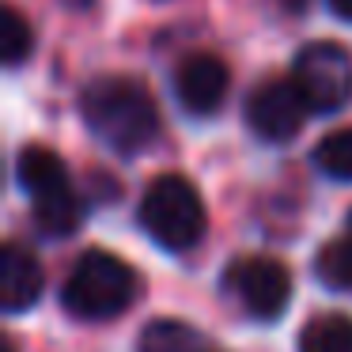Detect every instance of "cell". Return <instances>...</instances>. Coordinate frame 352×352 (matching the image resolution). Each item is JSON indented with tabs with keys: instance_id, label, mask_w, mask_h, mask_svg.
Instances as JSON below:
<instances>
[{
	"instance_id": "cell-11",
	"label": "cell",
	"mask_w": 352,
	"mask_h": 352,
	"mask_svg": "<svg viewBox=\"0 0 352 352\" xmlns=\"http://www.w3.org/2000/svg\"><path fill=\"white\" fill-rule=\"evenodd\" d=\"M137 352H201V333L178 318H155L140 329Z\"/></svg>"
},
{
	"instance_id": "cell-3",
	"label": "cell",
	"mask_w": 352,
	"mask_h": 352,
	"mask_svg": "<svg viewBox=\"0 0 352 352\" xmlns=\"http://www.w3.org/2000/svg\"><path fill=\"white\" fill-rule=\"evenodd\" d=\"M16 182L31 197L34 223H38L42 235L65 239L80 228V220H84V201L72 190L69 167H65V160L57 152H50L46 144L19 148Z\"/></svg>"
},
{
	"instance_id": "cell-9",
	"label": "cell",
	"mask_w": 352,
	"mask_h": 352,
	"mask_svg": "<svg viewBox=\"0 0 352 352\" xmlns=\"http://www.w3.org/2000/svg\"><path fill=\"white\" fill-rule=\"evenodd\" d=\"M46 273L23 243H4L0 250V303L8 314H23L42 299Z\"/></svg>"
},
{
	"instance_id": "cell-2",
	"label": "cell",
	"mask_w": 352,
	"mask_h": 352,
	"mask_svg": "<svg viewBox=\"0 0 352 352\" xmlns=\"http://www.w3.org/2000/svg\"><path fill=\"white\" fill-rule=\"evenodd\" d=\"M137 273L110 250H84L69 269L61 288V303L80 322H110L125 314L137 299Z\"/></svg>"
},
{
	"instance_id": "cell-8",
	"label": "cell",
	"mask_w": 352,
	"mask_h": 352,
	"mask_svg": "<svg viewBox=\"0 0 352 352\" xmlns=\"http://www.w3.org/2000/svg\"><path fill=\"white\" fill-rule=\"evenodd\" d=\"M231 87V72L216 54H190L175 72V95L190 114L208 118L223 107Z\"/></svg>"
},
{
	"instance_id": "cell-17",
	"label": "cell",
	"mask_w": 352,
	"mask_h": 352,
	"mask_svg": "<svg viewBox=\"0 0 352 352\" xmlns=\"http://www.w3.org/2000/svg\"><path fill=\"white\" fill-rule=\"evenodd\" d=\"M4 352H16V344H12V341H4Z\"/></svg>"
},
{
	"instance_id": "cell-15",
	"label": "cell",
	"mask_w": 352,
	"mask_h": 352,
	"mask_svg": "<svg viewBox=\"0 0 352 352\" xmlns=\"http://www.w3.org/2000/svg\"><path fill=\"white\" fill-rule=\"evenodd\" d=\"M329 8H333L344 23H352V0H329Z\"/></svg>"
},
{
	"instance_id": "cell-5",
	"label": "cell",
	"mask_w": 352,
	"mask_h": 352,
	"mask_svg": "<svg viewBox=\"0 0 352 352\" xmlns=\"http://www.w3.org/2000/svg\"><path fill=\"white\" fill-rule=\"evenodd\" d=\"M292 80L311 114H337L352 102V54L337 42H311L292 61Z\"/></svg>"
},
{
	"instance_id": "cell-13",
	"label": "cell",
	"mask_w": 352,
	"mask_h": 352,
	"mask_svg": "<svg viewBox=\"0 0 352 352\" xmlns=\"http://www.w3.org/2000/svg\"><path fill=\"white\" fill-rule=\"evenodd\" d=\"M314 167L337 182H352V125L329 133L314 144Z\"/></svg>"
},
{
	"instance_id": "cell-10",
	"label": "cell",
	"mask_w": 352,
	"mask_h": 352,
	"mask_svg": "<svg viewBox=\"0 0 352 352\" xmlns=\"http://www.w3.org/2000/svg\"><path fill=\"white\" fill-rule=\"evenodd\" d=\"M299 352H352L349 314H318L299 333Z\"/></svg>"
},
{
	"instance_id": "cell-14",
	"label": "cell",
	"mask_w": 352,
	"mask_h": 352,
	"mask_svg": "<svg viewBox=\"0 0 352 352\" xmlns=\"http://www.w3.org/2000/svg\"><path fill=\"white\" fill-rule=\"evenodd\" d=\"M31 27H27V19L19 16L12 4H4L0 8V57H4V65L8 69H16V65H23L27 57H31Z\"/></svg>"
},
{
	"instance_id": "cell-7",
	"label": "cell",
	"mask_w": 352,
	"mask_h": 352,
	"mask_svg": "<svg viewBox=\"0 0 352 352\" xmlns=\"http://www.w3.org/2000/svg\"><path fill=\"white\" fill-rule=\"evenodd\" d=\"M307 110L311 107L303 102L296 80H261L246 95V125L265 144H288L303 129Z\"/></svg>"
},
{
	"instance_id": "cell-1",
	"label": "cell",
	"mask_w": 352,
	"mask_h": 352,
	"mask_svg": "<svg viewBox=\"0 0 352 352\" xmlns=\"http://www.w3.org/2000/svg\"><path fill=\"white\" fill-rule=\"evenodd\" d=\"M84 125L118 155H137L160 137V107L140 80L99 76L80 91Z\"/></svg>"
},
{
	"instance_id": "cell-16",
	"label": "cell",
	"mask_w": 352,
	"mask_h": 352,
	"mask_svg": "<svg viewBox=\"0 0 352 352\" xmlns=\"http://www.w3.org/2000/svg\"><path fill=\"white\" fill-rule=\"evenodd\" d=\"M65 4H69V8H76V12H84V8H91L95 0H65Z\"/></svg>"
},
{
	"instance_id": "cell-4",
	"label": "cell",
	"mask_w": 352,
	"mask_h": 352,
	"mask_svg": "<svg viewBox=\"0 0 352 352\" xmlns=\"http://www.w3.org/2000/svg\"><path fill=\"white\" fill-rule=\"evenodd\" d=\"M140 228L170 254L193 250L205 239L208 216L197 186L182 175H160L140 197Z\"/></svg>"
},
{
	"instance_id": "cell-6",
	"label": "cell",
	"mask_w": 352,
	"mask_h": 352,
	"mask_svg": "<svg viewBox=\"0 0 352 352\" xmlns=\"http://www.w3.org/2000/svg\"><path fill=\"white\" fill-rule=\"evenodd\" d=\"M228 284L235 292L239 307L250 314L254 322H273L288 311L292 299V273L284 269V261L276 258H243L228 269Z\"/></svg>"
},
{
	"instance_id": "cell-12",
	"label": "cell",
	"mask_w": 352,
	"mask_h": 352,
	"mask_svg": "<svg viewBox=\"0 0 352 352\" xmlns=\"http://www.w3.org/2000/svg\"><path fill=\"white\" fill-rule=\"evenodd\" d=\"M314 273L326 288L333 292H352V228L341 239H329L314 258Z\"/></svg>"
},
{
	"instance_id": "cell-18",
	"label": "cell",
	"mask_w": 352,
	"mask_h": 352,
	"mask_svg": "<svg viewBox=\"0 0 352 352\" xmlns=\"http://www.w3.org/2000/svg\"><path fill=\"white\" fill-rule=\"evenodd\" d=\"M349 228H352V212H349Z\"/></svg>"
}]
</instances>
